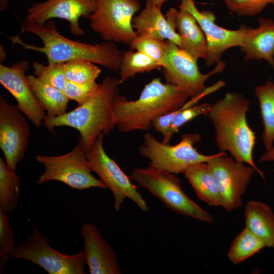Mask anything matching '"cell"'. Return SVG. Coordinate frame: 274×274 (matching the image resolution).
Wrapping results in <instances>:
<instances>
[{
    "instance_id": "obj_1",
    "label": "cell",
    "mask_w": 274,
    "mask_h": 274,
    "mask_svg": "<svg viewBox=\"0 0 274 274\" xmlns=\"http://www.w3.org/2000/svg\"><path fill=\"white\" fill-rule=\"evenodd\" d=\"M20 27L22 32L39 37L43 46L26 44L18 35L9 37V39L13 44L19 45L24 49L44 54L48 63L83 60L99 64L111 71L119 72L122 52L114 42L105 41L98 44H90L72 40L58 32L52 19L44 25L24 20Z\"/></svg>"
},
{
    "instance_id": "obj_2",
    "label": "cell",
    "mask_w": 274,
    "mask_h": 274,
    "mask_svg": "<svg viewBox=\"0 0 274 274\" xmlns=\"http://www.w3.org/2000/svg\"><path fill=\"white\" fill-rule=\"evenodd\" d=\"M250 103L242 93L228 92L212 105L207 116L213 125L218 150L228 152L236 161L251 166L265 181L264 173L253 160L256 136L247 119Z\"/></svg>"
},
{
    "instance_id": "obj_3",
    "label": "cell",
    "mask_w": 274,
    "mask_h": 274,
    "mask_svg": "<svg viewBox=\"0 0 274 274\" xmlns=\"http://www.w3.org/2000/svg\"><path fill=\"white\" fill-rule=\"evenodd\" d=\"M120 85L119 79L105 77L89 100L60 116L46 117L43 125L50 131L57 126L78 130V143L87 152L100 133L108 134L116 126L113 107L120 95Z\"/></svg>"
},
{
    "instance_id": "obj_4",
    "label": "cell",
    "mask_w": 274,
    "mask_h": 274,
    "mask_svg": "<svg viewBox=\"0 0 274 274\" xmlns=\"http://www.w3.org/2000/svg\"><path fill=\"white\" fill-rule=\"evenodd\" d=\"M189 98L178 86L156 78L145 86L135 100L120 95L113 107L116 126L123 133L148 131L155 118L179 109Z\"/></svg>"
},
{
    "instance_id": "obj_5",
    "label": "cell",
    "mask_w": 274,
    "mask_h": 274,
    "mask_svg": "<svg viewBox=\"0 0 274 274\" xmlns=\"http://www.w3.org/2000/svg\"><path fill=\"white\" fill-rule=\"evenodd\" d=\"M130 178L171 210L204 222H214V218L184 192L176 175L149 166L134 169Z\"/></svg>"
},
{
    "instance_id": "obj_6",
    "label": "cell",
    "mask_w": 274,
    "mask_h": 274,
    "mask_svg": "<svg viewBox=\"0 0 274 274\" xmlns=\"http://www.w3.org/2000/svg\"><path fill=\"white\" fill-rule=\"evenodd\" d=\"M161 65L166 83L178 86L190 98L203 94L209 95L225 85L222 81L209 87L205 85L211 76L223 71L224 62H219L211 72L202 74L197 65V59L170 41H168Z\"/></svg>"
},
{
    "instance_id": "obj_7",
    "label": "cell",
    "mask_w": 274,
    "mask_h": 274,
    "mask_svg": "<svg viewBox=\"0 0 274 274\" xmlns=\"http://www.w3.org/2000/svg\"><path fill=\"white\" fill-rule=\"evenodd\" d=\"M143 138L139 152L149 160L150 166L175 175L183 173L190 166L207 162L221 153L204 155L198 152L194 145L199 142L201 136L197 133L184 134L175 145L159 142L150 132L145 133Z\"/></svg>"
},
{
    "instance_id": "obj_8",
    "label": "cell",
    "mask_w": 274,
    "mask_h": 274,
    "mask_svg": "<svg viewBox=\"0 0 274 274\" xmlns=\"http://www.w3.org/2000/svg\"><path fill=\"white\" fill-rule=\"evenodd\" d=\"M36 159L45 166L44 173L37 181L39 185L54 180L79 190L107 188L100 179L92 175L86 152L79 143L65 154L55 156L37 155Z\"/></svg>"
},
{
    "instance_id": "obj_9",
    "label": "cell",
    "mask_w": 274,
    "mask_h": 274,
    "mask_svg": "<svg viewBox=\"0 0 274 274\" xmlns=\"http://www.w3.org/2000/svg\"><path fill=\"white\" fill-rule=\"evenodd\" d=\"M10 257L30 261L49 274L86 273L84 250L73 255L60 253L49 245L47 237L36 227L24 242L16 246Z\"/></svg>"
},
{
    "instance_id": "obj_10",
    "label": "cell",
    "mask_w": 274,
    "mask_h": 274,
    "mask_svg": "<svg viewBox=\"0 0 274 274\" xmlns=\"http://www.w3.org/2000/svg\"><path fill=\"white\" fill-rule=\"evenodd\" d=\"M141 7L139 0H96L90 26L105 41L129 45L136 36L132 18Z\"/></svg>"
},
{
    "instance_id": "obj_11",
    "label": "cell",
    "mask_w": 274,
    "mask_h": 274,
    "mask_svg": "<svg viewBox=\"0 0 274 274\" xmlns=\"http://www.w3.org/2000/svg\"><path fill=\"white\" fill-rule=\"evenodd\" d=\"M105 135L100 133L86 152L91 171L97 175L106 187L113 193L116 211L121 210L123 201L128 198L141 210L147 212L149 209L147 202L131 183L130 177L105 152L103 141Z\"/></svg>"
},
{
    "instance_id": "obj_12",
    "label": "cell",
    "mask_w": 274,
    "mask_h": 274,
    "mask_svg": "<svg viewBox=\"0 0 274 274\" xmlns=\"http://www.w3.org/2000/svg\"><path fill=\"white\" fill-rule=\"evenodd\" d=\"M207 163L216 179L222 198V207L227 212L239 208L243 203L242 197L256 172L255 169L236 161L224 152Z\"/></svg>"
},
{
    "instance_id": "obj_13",
    "label": "cell",
    "mask_w": 274,
    "mask_h": 274,
    "mask_svg": "<svg viewBox=\"0 0 274 274\" xmlns=\"http://www.w3.org/2000/svg\"><path fill=\"white\" fill-rule=\"evenodd\" d=\"M179 7L190 12L203 31L207 41L206 65L211 66L220 62L221 55L227 49L241 47L247 26L242 24L236 30H229L216 24L215 15L210 10L199 11L194 0H180Z\"/></svg>"
},
{
    "instance_id": "obj_14",
    "label": "cell",
    "mask_w": 274,
    "mask_h": 274,
    "mask_svg": "<svg viewBox=\"0 0 274 274\" xmlns=\"http://www.w3.org/2000/svg\"><path fill=\"white\" fill-rule=\"evenodd\" d=\"M16 105L0 96V148L7 165L16 170L28 146L29 124Z\"/></svg>"
},
{
    "instance_id": "obj_15",
    "label": "cell",
    "mask_w": 274,
    "mask_h": 274,
    "mask_svg": "<svg viewBox=\"0 0 274 274\" xmlns=\"http://www.w3.org/2000/svg\"><path fill=\"white\" fill-rule=\"evenodd\" d=\"M95 7L96 0H46L28 8L25 20L44 25L53 18L64 19L68 22L73 35L83 36L85 32L79 25V19L88 18Z\"/></svg>"
},
{
    "instance_id": "obj_16",
    "label": "cell",
    "mask_w": 274,
    "mask_h": 274,
    "mask_svg": "<svg viewBox=\"0 0 274 274\" xmlns=\"http://www.w3.org/2000/svg\"><path fill=\"white\" fill-rule=\"evenodd\" d=\"M29 69L27 60L15 62L11 66L0 64V83L13 96L18 109L37 127L43 124L47 117L44 109L34 95L25 73Z\"/></svg>"
},
{
    "instance_id": "obj_17",
    "label": "cell",
    "mask_w": 274,
    "mask_h": 274,
    "mask_svg": "<svg viewBox=\"0 0 274 274\" xmlns=\"http://www.w3.org/2000/svg\"><path fill=\"white\" fill-rule=\"evenodd\" d=\"M81 234L90 274L121 273L114 249L94 224L84 223Z\"/></svg>"
},
{
    "instance_id": "obj_18",
    "label": "cell",
    "mask_w": 274,
    "mask_h": 274,
    "mask_svg": "<svg viewBox=\"0 0 274 274\" xmlns=\"http://www.w3.org/2000/svg\"><path fill=\"white\" fill-rule=\"evenodd\" d=\"M165 17L177 30L182 42V49L193 57L205 59L207 52L206 36L193 15L183 8L172 7Z\"/></svg>"
},
{
    "instance_id": "obj_19",
    "label": "cell",
    "mask_w": 274,
    "mask_h": 274,
    "mask_svg": "<svg viewBox=\"0 0 274 274\" xmlns=\"http://www.w3.org/2000/svg\"><path fill=\"white\" fill-rule=\"evenodd\" d=\"M258 22L256 28L247 26L239 48L245 61L264 60L274 71V20L260 17Z\"/></svg>"
},
{
    "instance_id": "obj_20",
    "label": "cell",
    "mask_w": 274,
    "mask_h": 274,
    "mask_svg": "<svg viewBox=\"0 0 274 274\" xmlns=\"http://www.w3.org/2000/svg\"><path fill=\"white\" fill-rule=\"evenodd\" d=\"M132 25L136 35L170 41L182 49V42L179 33L163 15L161 8L156 6L150 0H147L145 8L133 17Z\"/></svg>"
},
{
    "instance_id": "obj_21",
    "label": "cell",
    "mask_w": 274,
    "mask_h": 274,
    "mask_svg": "<svg viewBox=\"0 0 274 274\" xmlns=\"http://www.w3.org/2000/svg\"><path fill=\"white\" fill-rule=\"evenodd\" d=\"M202 201L212 207H222V201L213 173L207 162L188 167L183 173Z\"/></svg>"
},
{
    "instance_id": "obj_22",
    "label": "cell",
    "mask_w": 274,
    "mask_h": 274,
    "mask_svg": "<svg viewBox=\"0 0 274 274\" xmlns=\"http://www.w3.org/2000/svg\"><path fill=\"white\" fill-rule=\"evenodd\" d=\"M246 227L261 239L267 247H274V212L267 203L250 200L245 206Z\"/></svg>"
},
{
    "instance_id": "obj_23",
    "label": "cell",
    "mask_w": 274,
    "mask_h": 274,
    "mask_svg": "<svg viewBox=\"0 0 274 274\" xmlns=\"http://www.w3.org/2000/svg\"><path fill=\"white\" fill-rule=\"evenodd\" d=\"M26 78L37 100L47 112V117H56L66 112L70 99L63 91L42 81L35 76H26Z\"/></svg>"
},
{
    "instance_id": "obj_24",
    "label": "cell",
    "mask_w": 274,
    "mask_h": 274,
    "mask_svg": "<svg viewBox=\"0 0 274 274\" xmlns=\"http://www.w3.org/2000/svg\"><path fill=\"white\" fill-rule=\"evenodd\" d=\"M254 93L263 125L261 138L265 150H268L274 146V81L268 80L257 86Z\"/></svg>"
},
{
    "instance_id": "obj_25",
    "label": "cell",
    "mask_w": 274,
    "mask_h": 274,
    "mask_svg": "<svg viewBox=\"0 0 274 274\" xmlns=\"http://www.w3.org/2000/svg\"><path fill=\"white\" fill-rule=\"evenodd\" d=\"M21 180L16 170L0 158V209L11 213L17 208L20 200Z\"/></svg>"
},
{
    "instance_id": "obj_26",
    "label": "cell",
    "mask_w": 274,
    "mask_h": 274,
    "mask_svg": "<svg viewBox=\"0 0 274 274\" xmlns=\"http://www.w3.org/2000/svg\"><path fill=\"white\" fill-rule=\"evenodd\" d=\"M264 242L245 227L232 242L227 256L233 264L246 260L266 247Z\"/></svg>"
},
{
    "instance_id": "obj_27",
    "label": "cell",
    "mask_w": 274,
    "mask_h": 274,
    "mask_svg": "<svg viewBox=\"0 0 274 274\" xmlns=\"http://www.w3.org/2000/svg\"><path fill=\"white\" fill-rule=\"evenodd\" d=\"M162 68L160 63L145 53L130 49L122 52L119 79L121 84L137 74L150 72Z\"/></svg>"
},
{
    "instance_id": "obj_28",
    "label": "cell",
    "mask_w": 274,
    "mask_h": 274,
    "mask_svg": "<svg viewBox=\"0 0 274 274\" xmlns=\"http://www.w3.org/2000/svg\"><path fill=\"white\" fill-rule=\"evenodd\" d=\"M206 94L191 98L180 108L179 113L175 116L169 127L166 135L163 137L162 142L169 144L173 135L178 131L179 128L188 121L200 116H207L212 105L208 102L196 105Z\"/></svg>"
},
{
    "instance_id": "obj_29",
    "label": "cell",
    "mask_w": 274,
    "mask_h": 274,
    "mask_svg": "<svg viewBox=\"0 0 274 274\" xmlns=\"http://www.w3.org/2000/svg\"><path fill=\"white\" fill-rule=\"evenodd\" d=\"M64 70L67 81L78 83L95 81L101 73L94 63L83 60L64 62Z\"/></svg>"
},
{
    "instance_id": "obj_30",
    "label": "cell",
    "mask_w": 274,
    "mask_h": 274,
    "mask_svg": "<svg viewBox=\"0 0 274 274\" xmlns=\"http://www.w3.org/2000/svg\"><path fill=\"white\" fill-rule=\"evenodd\" d=\"M167 43L168 40L136 35L129 45L131 49L142 52L161 64Z\"/></svg>"
},
{
    "instance_id": "obj_31",
    "label": "cell",
    "mask_w": 274,
    "mask_h": 274,
    "mask_svg": "<svg viewBox=\"0 0 274 274\" xmlns=\"http://www.w3.org/2000/svg\"><path fill=\"white\" fill-rule=\"evenodd\" d=\"M32 67L35 76L42 81L63 90L67 82L64 70V63H48L45 65L34 61Z\"/></svg>"
},
{
    "instance_id": "obj_32",
    "label": "cell",
    "mask_w": 274,
    "mask_h": 274,
    "mask_svg": "<svg viewBox=\"0 0 274 274\" xmlns=\"http://www.w3.org/2000/svg\"><path fill=\"white\" fill-rule=\"evenodd\" d=\"M7 213L0 209V273H3L16 246Z\"/></svg>"
},
{
    "instance_id": "obj_33",
    "label": "cell",
    "mask_w": 274,
    "mask_h": 274,
    "mask_svg": "<svg viewBox=\"0 0 274 274\" xmlns=\"http://www.w3.org/2000/svg\"><path fill=\"white\" fill-rule=\"evenodd\" d=\"M225 7L238 16H253L260 13L274 0H224Z\"/></svg>"
},
{
    "instance_id": "obj_34",
    "label": "cell",
    "mask_w": 274,
    "mask_h": 274,
    "mask_svg": "<svg viewBox=\"0 0 274 274\" xmlns=\"http://www.w3.org/2000/svg\"><path fill=\"white\" fill-rule=\"evenodd\" d=\"M99 86V84L95 81L83 83L67 81L63 91L70 100H75L81 105L94 95Z\"/></svg>"
},
{
    "instance_id": "obj_35",
    "label": "cell",
    "mask_w": 274,
    "mask_h": 274,
    "mask_svg": "<svg viewBox=\"0 0 274 274\" xmlns=\"http://www.w3.org/2000/svg\"><path fill=\"white\" fill-rule=\"evenodd\" d=\"M260 163L274 162V146L269 150H265L259 159Z\"/></svg>"
},
{
    "instance_id": "obj_36",
    "label": "cell",
    "mask_w": 274,
    "mask_h": 274,
    "mask_svg": "<svg viewBox=\"0 0 274 274\" xmlns=\"http://www.w3.org/2000/svg\"><path fill=\"white\" fill-rule=\"evenodd\" d=\"M10 1L0 0V10L1 12H4L7 10Z\"/></svg>"
},
{
    "instance_id": "obj_37",
    "label": "cell",
    "mask_w": 274,
    "mask_h": 274,
    "mask_svg": "<svg viewBox=\"0 0 274 274\" xmlns=\"http://www.w3.org/2000/svg\"><path fill=\"white\" fill-rule=\"evenodd\" d=\"M156 6L161 8L162 5L169 0H150Z\"/></svg>"
},
{
    "instance_id": "obj_38",
    "label": "cell",
    "mask_w": 274,
    "mask_h": 274,
    "mask_svg": "<svg viewBox=\"0 0 274 274\" xmlns=\"http://www.w3.org/2000/svg\"><path fill=\"white\" fill-rule=\"evenodd\" d=\"M1 52H2V55H1V60L2 61H3L6 57V53H5V55H3V52L5 53L4 49L3 47V46H1Z\"/></svg>"
},
{
    "instance_id": "obj_39",
    "label": "cell",
    "mask_w": 274,
    "mask_h": 274,
    "mask_svg": "<svg viewBox=\"0 0 274 274\" xmlns=\"http://www.w3.org/2000/svg\"><path fill=\"white\" fill-rule=\"evenodd\" d=\"M274 248V247H273Z\"/></svg>"
}]
</instances>
